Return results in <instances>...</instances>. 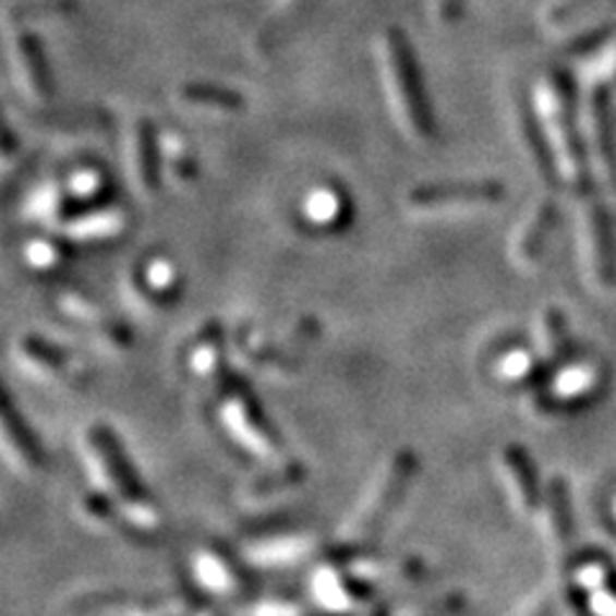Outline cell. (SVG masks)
Returning a JSON list of instances; mask_svg holds the SVG:
<instances>
[{"instance_id":"6da1fadb","label":"cell","mask_w":616,"mask_h":616,"mask_svg":"<svg viewBox=\"0 0 616 616\" xmlns=\"http://www.w3.org/2000/svg\"><path fill=\"white\" fill-rule=\"evenodd\" d=\"M383 55H386V72L390 93H394L396 111L401 116L406 132L416 140H432L434 119L426 106L422 77H419L414 52H411L409 39L398 28H388L386 41H383Z\"/></svg>"},{"instance_id":"7a4b0ae2","label":"cell","mask_w":616,"mask_h":616,"mask_svg":"<svg viewBox=\"0 0 616 616\" xmlns=\"http://www.w3.org/2000/svg\"><path fill=\"white\" fill-rule=\"evenodd\" d=\"M414 470H416V458L409 452V449H403V452L394 460V466L388 468V473L383 478L381 488L375 493L373 502H370L367 509L362 511V517L347 529L345 534L347 553H360V549L370 547L375 540H378L381 529L386 527L390 514H394L396 506L401 504L403 493L409 488L411 478H414Z\"/></svg>"},{"instance_id":"3957f363","label":"cell","mask_w":616,"mask_h":616,"mask_svg":"<svg viewBox=\"0 0 616 616\" xmlns=\"http://www.w3.org/2000/svg\"><path fill=\"white\" fill-rule=\"evenodd\" d=\"M547 113L553 121V132L560 149L565 172L581 191H589V176H585V155L581 147V136L576 129V98H572L570 80L563 72H555L547 90Z\"/></svg>"},{"instance_id":"277c9868","label":"cell","mask_w":616,"mask_h":616,"mask_svg":"<svg viewBox=\"0 0 616 616\" xmlns=\"http://www.w3.org/2000/svg\"><path fill=\"white\" fill-rule=\"evenodd\" d=\"M504 198V185L496 180H481V183H442L422 185L409 193V206L419 212L430 208H452V206H481V203H496Z\"/></svg>"},{"instance_id":"5b68a950","label":"cell","mask_w":616,"mask_h":616,"mask_svg":"<svg viewBox=\"0 0 616 616\" xmlns=\"http://www.w3.org/2000/svg\"><path fill=\"white\" fill-rule=\"evenodd\" d=\"M583 216L593 252V273H596L601 286L612 288L616 282V239L612 221H608L596 193L583 191Z\"/></svg>"},{"instance_id":"8992f818","label":"cell","mask_w":616,"mask_h":616,"mask_svg":"<svg viewBox=\"0 0 616 616\" xmlns=\"http://www.w3.org/2000/svg\"><path fill=\"white\" fill-rule=\"evenodd\" d=\"M589 126H591V144H593V157H596L599 176L616 201V144H614L612 119H608V96L604 85H593L591 90Z\"/></svg>"},{"instance_id":"52a82bcc","label":"cell","mask_w":616,"mask_h":616,"mask_svg":"<svg viewBox=\"0 0 616 616\" xmlns=\"http://www.w3.org/2000/svg\"><path fill=\"white\" fill-rule=\"evenodd\" d=\"M26 121L34 129L55 134H88L104 132L111 123L104 108H41V111H28Z\"/></svg>"},{"instance_id":"ba28073f","label":"cell","mask_w":616,"mask_h":616,"mask_svg":"<svg viewBox=\"0 0 616 616\" xmlns=\"http://www.w3.org/2000/svg\"><path fill=\"white\" fill-rule=\"evenodd\" d=\"M90 442H93V449L98 452L100 462H104L111 483L121 491V496H126V502L134 504L136 509H144V504H147V491H142V485L140 481H136L132 466H129L119 445H116L113 434L104 430V426H96V430H93Z\"/></svg>"},{"instance_id":"9c48e42d","label":"cell","mask_w":616,"mask_h":616,"mask_svg":"<svg viewBox=\"0 0 616 616\" xmlns=\"http://www.w3.org/2000/svg\"><path fill=\"white\" fill-rule=\"evenodd\" d=\"M13 55H16L21 83H24L28 96L36 100L47 98L52 85H49V70L39 41H36L32 34H16V39H13Z\"/></svg>"},{"instance_id":"30bf717a","label":"cell","mask_w":616,"mask_h":616,"mask_svg":"<svg viewBox=\"0 0 616 616\" xmlns=\"http://www.w3.org/2000/svg\"><path fill=\"white\" fill-rule=\"evenodd\" d=\"M557 221V203L555 201H542L538 208H534V214L529 216L524 229L519 231V237L514 239V257L519 259L521 265H532L534 259L540 257L542 252V244H545V239L549 231H553Z\"/></svg>"},{"instance_id":"8fae6325","label":"cell","mask_w":616,"mask_h":616,"mask_svg":"<svg viewBox=\"0 0 616 616\" xmlns=\"http://www.w3.org/2000/svg\"><path fill=\"white\" fill-rule=\"evenodd\" d=\"M132 162H134V176L136 183H140V191L144 195H155L159 188L157 142H155V129H152V123L147 119H140L134 123Z\"/></svg>"},{"instance_id":"7c38bea8","label":"cell","mask_w":616,"mask_h":616,"mask_svg":"<svg viewBox=\"0 0 616 616\" xmlns=\"http://www.w3.org/2000/svg\"><path fill=\"white\" fill-rule=\"evenodd\" d=\"M316 0H291V3L282 5L280 11H275L270 19H267V24L259 28L257 39H255V49L257 55H270L275 47L280 45L282 39H286L288 34L295 32V26L301 24L303 19L309 16L311 11H314Z\"/></svg>"},{"instance_id":"4fadbf2b","label":"cell","mask_w":616,"mask_h":616,"mask_svg":"<svg viewBox=\"0 0 616 616\" xmlns=\"http://www.w3.org/2000/svg\"><path fill=\"white\" fill-rule=\"evenodd\" d=\"M519 123H521V136H524L529 155H532L534 165H538L540 178L545 180L549 188H557V185H560V176H557V165L553 159V152H549L545 136H542V132H540L538 119H534V116L529 111H521Z\"/></svg>"},{"instance_id":"5bb4252c","label":"cell","mask_w":616,"mask_h":616,"mask_svg":"<svg viewBox=\"0 0 616 616\" xmlns=\"http://www.w3.org/2000/svg\"><path fill=\"white\" fill-rule=\"evenodd\" d=\"M506 466H509L514 481L519 485L521 504L527 511H534L540 506V483H538V468L524 449L511 445L506 447Z\"/></svg>"},{"instance_id":"9a60e30c","label":"cell","mask_w":616,"mask_h":616,"mask_svg":"<svg viewBox=\"0 0 616 616\" xmlns=\"http://www.w3.org/2000/svg\"><path fill=\"white\" fill-rule=\"evenodd\" d=\"M547 496H549V521H553L557 545L570 547L572 538H576V527H572L568 485H565L563 478H555V481L549 483Z\"/></svg>"},{"instance_id":"2e32d148","label":"cell","mask_w":616,"mask_h":616,"mask_svg":"<svg viewBox=\"0 0 616 616\" xmlns=\"http://www.w3.org/2000/svg\"><path fill=\"white\" fill-rule=\"evenodd\" d=\"M180 100L191 106H201V108H214V111H242L244 108V98L239 96L234 90L227 88H216V85H185L180 88Z\"/></svg>"},{"instance_id":"e0dca14e","label":"cell","mask_w":616,"mask_h":616,"mask_svg":"<svg viewBox=\"0 0 616 616\" xmlns=\"http://www.w3.org/2000/svg\"><path fill=\"white\" fill-rule=\"evenodd\" d=\"M21 350L28 360L34 362L36 367L47 370V373H55V375H62V378H68L70 373H75V365H72V360L64 354L62 350H57L55 345L45 342V339H34V337H26L24 345H21Z\"/></svg>"},{"instance_id":"ac0fdd59","label":"cell","mask_w":616,"mask_h":616,"mask_svg":"<svg viewBox=\"0 0 616 616\" xmlns=\"http://www.w3.org/2000/svg\"><path fill=\"white\" fill-rule=\"evenodd\" d=\"M198 572H201V581L212 591L231 593L242 585V578L237 576V570L231 568L229 560H224L219 555H203L198 563Z\"/></svg>"},{"instance_id":"d6986e66","label":"cell","mask_w":616,"mask_h":616,"mask_svg":"<svg viewBox=\"0 0 616 616\" xmlns=\"http://www.w3.org/2000/svg\"><path fill=\"white\" fill-rule=\"evenodd\" d=\"M75 0H32V3H19L9 11L11 24H21V21H41L64 16V13L75 11Z\"/></svg>"},{"instance_id":"ffe728a7","label":"cell","mask_w":616,"mask_h":616,"mask_svg":"<svg viewBox=\"0 0 616 616\" xmlns=\"http://www.w3.org/2000/svg\"><path fill=\"white\" fill-rule=\"evenodd\" d=\"M3 426H5V437H9L13 445H16V452L24 458L26 466H39L41 462V452L36 447V442L28 430L24 426V422H16V414H13L11 403H5L3 411Z\"/></svg>"},{"instance_id":"44dd1931","label":"cell","mask_w":616,"mask_h":616,"mask_svg":"<svg viewBox=\"0 0 616 616\" xmlns=\"http://www.w3.org/2000/svg\"><path fill=\"white\" fill-rule=\"evenodd\" d=\"M616 0H557L553 9L547 11V21L553 26H565L570 21H576L578 16L591 11H601V9H614Z\"/></svg>"},{"instance_id":"7402d4cb","label":"cell","mask_w":616,"mask_h":616,"mask_svg":"<svg viewBox=\"0 0 616 616\" xmlns=\"http://www.w3.org/2000/svg\"><path fill=\"white\" fill-rule=\"evenodd\" d=\"M458 608H460V599L447 593V596H437L430 601H411V604L398 606L394 612L388 608V612L381 616H449L458 612Z\"/></svg>"},{"instance_id":"603a6c76","label":"cell","mask_w":616,"mask_h":616,"mask_svg":"<svg viewBox=\"0 0 616 616\" xmlns=\"http://www.w3.org/2000/svg\"><path fill=\"white\" fill-rule=\"evenodd\" d=\"M545 337L549 345V352H553V360H563L570 354V339H568V324H565V316L560 309L549 306L545 314Z\"/></svg>"},{"instance_id":"cb8c5ba5","label":"cell","mask_w":616,"mask_h":616,"mask_svg":"<svg viewBox=\"0 0 616 616\" xmlns=\"http://www.w3.org/2000/svg\"><path fill=\"white\" fill-rule=\"evenodd\" d=\"M301 478V470L299 468H282L280 473H270L267 478H263V481H257L255 483V488H252V493H259V496H265V493H270L275 488H288V485L295 483Z\"/></svg>"},{"instance_id":"d4e9b609","label":"cell","mask_w":616,"mask_h":616,"mask_svg":"<svg viewBox=\"0 0 616 616\" xmlns=\"http://www.w3.org/2000/svg\"><path fill=\"white\" fill-rule=\"evenodd\" d=\"M462 0H434V13L442 24H452L455 19L460 16Z\"/></svg>"},{"instance_id":"484cf974","label":"cell","mask_w":616,"mask_h":616,"mask_svg":"<svg viewBox=\"0 0 616 616\" xmlns=\"http://www.w3.org/2000/svg\"><path fill=\"white\" fill-rule=\"evenodd\" d=\"M532 616H557V606L553 604V601H547V604H542Z\"/></svg>"}]
</instances>
